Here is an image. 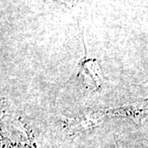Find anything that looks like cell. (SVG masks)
<instances>
[{
  "label": "cell",
  "mask_w": 148,
  "mask_h": 148,
  "mask_svg": "<svg viewBox=\"0 0 148 148\" xmlns=\"http://www.w3.org/2000/svg\"><path fill=\"white\" fill-rule=\"evenodd\" d=\"M77 73V76L83 77L85 85L94 90L101 88L105 79L99 62L95 58H88L86 54L78 64Z\"/></svg>",
  "instance_id": "cell-3"
},
{
  "label": "cell",
  "mask_w": 148,
  "mask_h": 148,
  "mask_svg": "<svg viewBox=\"0 0 148 148\" xmlns=\"http://www.w3.org/2000/svg\"><path fill=\"white\" fill-rule=\"evenodd\" d=\"M148 110V100L126 103L119 107L103 111L106 117H123L134 122L141 121L145 112Z\"/></svg>",
  "instance_id": "cell-4"
},
{
  "label": "cell",
  "mask_w": 148,
  "mask_h": 148,
  "mask_svg": "<svg viewBox=\"0 0 148 148\" xmlns=\"http://www.w3.org/2000/svg\"><path fill=\"white\" fill-rule=\"evenodd\" d=\"M102 111H87L73 118L64 119V126L71 134L84 132L101 125L105 119Z\"/></svg>",
  "instance_id": "cell-2"
},
{
  "label": "cell",
  "mask_w": 148,
  "mask_h": 148,
  "mask_svg": "<svg viewBox=\"0 0 148 148\" xmlns=\"http://www.w3.org/2000/svg\"><path fill=\"white\" fill-rule=\"evenodd\" d=\"M2 142L3 145L8 144L11 138H18L20 145H29L30 147H35L32 133L25 126L20 119L6 117L2 119Z\"/></svg>",
  "instance_id": "cell-1"
}]
</instances>
